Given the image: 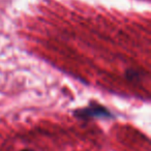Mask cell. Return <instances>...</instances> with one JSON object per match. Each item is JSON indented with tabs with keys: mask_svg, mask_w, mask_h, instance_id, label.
Wrapping results in <instances>:
<instances>
[{
	"mask_svg": "<svg viewBox=\"0 0 151 151\" xmlns=\"http://www.w3.org/2000/svg\"><path fill=\"white\" fill-rule=\"evenodd\" d=\"M22 151H32V150H27V149H26V150H22Z\"/></svg>",
	"mask_w": 151,
	"mask_h": 151,
	"instance_id": "cell-1",
	"label": "cell"
}]
</instances>
